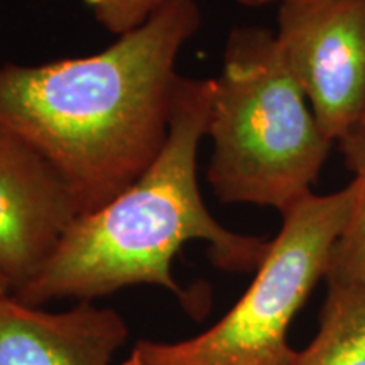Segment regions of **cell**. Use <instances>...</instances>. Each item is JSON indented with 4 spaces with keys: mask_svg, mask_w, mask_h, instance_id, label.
I'll return each mask as SVG.
<instances>
[{
    "mask_svg": "<svg viewBox=\"0 0 365 365\" xmlns=\"http://www.w3.org/2000/svg\"><path fill=\"white\" fill-rule=\"evenodd\" d=\"M200 26L195 0H164L97 54L0 66V127L48 159L80 215L115 198L159 156L178 56Z\"/></svg>",
    "mask_w": 365,
    "mask_h": 365,
    "instance_id": "obj_1",
    "label": "cell"
},
{
    "mask_svg": "<svg viewBox=\"0 0 365 365\" xmlns=\"http://www.w3.org/2000/svg\"><path fill=\"white\" fill-rule=\"evenodd\" d=\"M213 78L180 76L170 132L159 156L102 208L80 215L46 266L16 296L31 307L93 301L129 286H159L182 301L173 262L188 242L203 240L223 271H255L269 249L262 237L228 230L203 202L196 159L207 137Z\"/></svg>",
    "mask_w": 365,
    "mask_h": 365,
    "instance_id": "obj_2",
    "label": "cell"
},
{
    "mask_svg": "<svg viewBox=\"0 0 365 365\" xmlns=\"http://www.w3.org/2000/svg\"><path fill=\"white\" fill-rule=\"evenodd\" d=\"M208 185L222 203L284 213L313 193L331 140L287 66L276 33L237 27L213 78Z\"/></svg>",
    "mask_w": 365,
    "mask_h": 365,
    "instance_id": "obj_3",
    "label": "cell"
},
{
    "mask_svg": "<svg viewBox=\"0 0 365 365\" xmlns=\"http://www.w3.org/2000/svg\"><path fill=\"white\" fill-rule=\"evenodd\" d=\"M355 202L349 182L330 195L309 193L282 213L255 277L213 327L180 341L139 340L149 365H294L289 327L330 266Z\"/></svg>",
    "mask_w": 365,
    "mask_h": 365,
    "instance_id": "obj_4",
    "label": "cell"
},
{
    "mask_svg": "<svg viewBox=\"0 0 365 365\" xmlns=\"http://www.w3.org/2000/svg\"><path fill=\"white\" fill-rule=\"evenodd\" d=\"M277 43L333 144L365 110V0H282Z\"/></svg>",
    "mask_w": 365,
    "mask_h": 365,
    "instance_id": "obj_5",
    "label": "cell"
},
{
    "mask_svg": "<svg viewBox=\"0 0 365 365\" xmlns=\"http://www.w3.org/2000/svg\"><path fill=\"white\" fill-rule=\"evenodd\" d=\"M80 217L66 181L26 140L0 127V276L29 284Z\"/></svg>",
    "mask_w": 365,
    "mask_h": 365,
    "instance_id": "obj_6",
    "label": "cell"
},
{
    "mask_svg": "<svg viewBox=\"0 0 365 365\" xmlns=\"http://www.w3.org/2000/svg\"><path fill=\"white\" fill-rule=\"evenodd\" d=\"M127 340L129 327L112 308L78 301L46 312L0 296V365H112Z\"/></svg>",
    "mask_w": 365,
    "mask_h": 365,
    "instance_id": "obj_7",
    "label": "cell"
},
{
    "mask_svg": "<svg viewBox=\"0 0 365 365\" xmlns=\"http://www.w3.org/2000/svg\"><path fill=\"white\" fill-rule=\"evenodd\" d=\"M294 365H365V282H327L318 331Z\"/></svg>",
    "mask_w": 365,
    "mask_h": 365,
    "instance_id": "obj_8",
    "label": "cell"
},
{
    "mask_svg": "<svg viewBox=\"0 0 365 365\" xmlns=\"http://www.w3.org/2000/svg\"><path fill=\"white\" fill-rule=\"evenodd\" d=\"M339 144L354 173L355 202L331 252L325 282L360 284L365 282V127H357Z\"/></svg>",
    "mask_w": 365,
    "mask_h": 365,
    "instance_id": "obj_9",
    "label": "cell"
},
{
    "mask_svg": "<svg viewBox=\"0 0 365 365\" xmlns=\"http://www.w3.org/2000/svg\"><path fill=\"white\" fill-rule=\"evenodd\" d=\"M164 0H102L93 7L95 17L115 36L140 26Z\"/></svg>",
    "mask_w": 365,
    "mask_h": 365,
    "instance_id": "obj_10",
    "label": "cell"
},
{
    "mask_svg": "<svg viewBox=\"0 0 365 365\" xmlns=\"http://www.w3.org/2000/svg\"><path fill=\"white\" fill-rule=\"evenodd\" d=\"M120 365H149V364L145 362V360L140 357V355L137 354L135 350H132V354Z\"/></svg>",
    "mask_w": 365,
    "mask_h": 365,
    "instance_id": "obj_11",
    "label": "cell"
},
{
    "mask_svg": "<svg viewBox=\"0 0 365 365\" xmlns=\"http://www.w3.org/2000/svg\"><path fill=\"white\" fill-rule=\"evenodd\" d=\"M245 6H264V4H281L282 0H239Z\"/></svg>",
    "mask_w": 365,
    "mask_h": 365,
    "instance_id": "obj_12",
    "label": "cell"
},
{
    "mask_svg": "<svg viewBox=\"0 0 365 365\" xmlns=\"http://www.w3.org/2000/svg\"><path fill=\"white\" fill-rule=\"evenodd\" d=\"M4 294H11V291H9L7 282L2 279V276H0V296H4Z\"/></svg>",
    "mask_w": 365,
    "mask_h": 365,
    "instance_id": "obj_13",
    "label": "cell"
},
{
    "mask_svg": "<svg viewBox=\"0 0 365 365\" xmlns=\"http://www.w3.org/2000/svg\"><path fill=\"white\" fill-rule=\"evenodd\" d=\"M100 2H102V0H86V4H90L91 7H97Z\"/></svg>",
    "mask_w": 365,
    "mask_h": 365,
    "instance_id": "obj_14",
    "label": "cell"
},
{
    "mask_svg": "<svg viewBox=\"0 0 365 365\" xmlns=\"http://www.w3.org/2000/svg\"><path fill=\"white\" fill-rule=\"evenodd\" d=\"M359 127H365V110H364V117H362V122H360Z\"/></svg>",
    "mask_w": 365,
    "mask_h": 365,
    "instance_id": "obj_15",
    "label": "cell"
}]
</instances>
